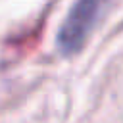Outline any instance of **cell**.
Returning a JSON list of instances; mask_svg holds the SVG:
<instances>
[{
	"label": "cell",
	"instance_id": "6da1fadb",
	"mask_svg": "<svg viewBox=\"0 0 123 123\" xmlns=\"http://www.w3.org/2000/svg\"><path fill=\"white\" fill-rule=\"evenodd\" d=\"M106 0H77L58 31V48L63 56L77 54L102 13Z\"/></svg>",
	"mask_w": 123,
	"mask_h": 123
}]
</instances>
